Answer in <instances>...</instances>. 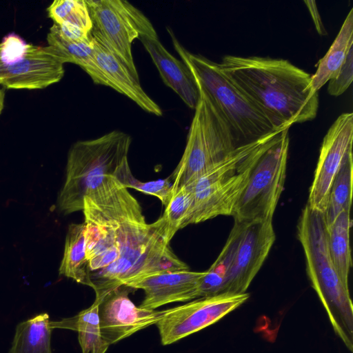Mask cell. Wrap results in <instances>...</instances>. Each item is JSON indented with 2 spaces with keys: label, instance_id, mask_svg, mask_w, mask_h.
<instances>
[{
  "label": "cell",
  "instance_id": "1",
  "mask_svg": "<svg viewBox=\"0 0 353 353\" xmlns=\"http://www.w3.org/2000/svg\"><path fill=\"white\" fill-rule=\"evenodd\" d=\"M82 211L95 299L146 276L189 270L165 241L161 219L148 223L139 203L112 175L88 192Z\"/></svg>",
  "mask_w": 353,
  "mask_h": 353
},
{
  "label": "cell",
  "instance_id": "2",
  "mask_svg": "<svg viewBox=\"0 0 353 353\" xmlns=\"http://www.w3.org/2000/svg\"><path fill=\"white\" fill-rule=\"evenodd\" d=\"M219 66L276 130L316 117L319 101L312 75L289 61L225 55Z\"/></svg>",
  "mask_w": 353,
  "mask_h": 353
},
{
  "label": "cell",
  "instance_id": "3",
  "mask_svg": "<svg viewBox=\"0 0 353 353\" xmlns=\"http://www.w3.org/2000/svg\"><path fill=\"white\" fill-rule=\"evenodd\" d=\"M297 235L306 261V270L335 334L353 351V305L349 287L341 281L330 256L323 213L303 209Z\"/></svg>",
  "mask_w": 353,
  "mask_h": 353
},
{
  "label": "cell",
  "instance_id": "4",
  "mask_svg": "<svg viewBox=\"0 0 353 353\" xmlns=\"http://www.w3.org/2000/svg\"><path fill=\"white\" fill-rule=\"evenodd\" d=\"M173 46L205 91L238 146L249 144L279 132L221 71L219 63L186 50L167 28ZM281 131V130H280Z\"/></svg>",
  "mask_w": 353,
  "mask_h": 353
},
{
  "label": "cell",
  "instance_id": "5",
  "mask_svg": "<svg viewBox=\"0 0 353 353\" xmlns=\"http://www.w3.org/2000/svg\"><path fill=\"white\" fill-rule=\"evenodd\" d=\"M280 132L236 148L187 186L193 199L191 224L220 215L232 216L256 161Z\"/></svg>",
  "mask_w": 353,
  "mask_h": 353
},
{
  "label": "cell",
  "instance_id": "6",
  "mask_svg": "<svg viewBox=\"0 0 353 353\" xmlns=\"http://www.w3.org/2000/svg\"><path fill=\"white\" fill-rule=\"evenodd\" d=\"M131 141L129 134L114 130L72 145L65 181L58 197V206L63 214L82 210L88 192L97 187L106 176H113L128 159Z\"/></svg>",
  "mask_w": 353,
  "mask_h": 353
},
{
  "label": "cell",
  "instance_id": "7",
  "mask_svg": "<svg viewBox=\"0 0 353 353\" xmlns=\"http://www.w3.org/2000/svg\"><path fill=\"white\" fill-rule=\"evenodd\" d=\"M196 85L199 99L185 148L169 177L173 181L172 193L191 184L239 147L205 91Z\"/></svg>",
  "mask_w": 353,
  "mask_h": 353
},
{
  "label": "cell",
  "instance_id": "8",
  "mask_svg": "<svg viewBox=\"0 0 353 353\" xmlns=\"http://www.w3.org/2000/svg\"><path fill=\"white\" fill-rule=\"evenodd\" d=\"M288 131H281L256 161L232 212L234 222L272 220L286 177Z\"/></svg>",
  "mask_w": 353,
  "mask_h": 353
},
{
  "label": "cell",
  "instance_id": "9",
  "mask_svg": "<svg viewBox=\"0 0 353 353\" xmlns=\"http://www.w3.org/2000/svg\"><path fill=\"white\" fill-rule=\"evenodd\" d=\"M92 23L91 34L130 70L139 81L132 53L136 39L153 25L127 1L85 0Z\"/></svg>",
  "mask_w": 353,
  "mask_h": 353
},
{
  "label": "cell",
  "instance_id": "10",
  "mask_svg": "<svg viewBox=\"0 0 353 353\" xmlns=\"http://www.w3.org/2000/svg\"><path fill=\"white\" fill-rule=\"evenodd\" d=\"M250 297L245 293L223 292L164 310L156 323L161 343H175L219 321Z\"/></svg>",
  "mask_w": 353,
  "mask_h": 353
},
{
  "label": "cell",
  "instance_id": "11",
  "mask_svg": "<svg viewBox=\"0 0 353 353\" xmlns=\"http://www.w3.org/2000/svg\"><path fill=\"white\" fill-rule=\"evenodd\" d=\"M353 114H341L323 138L310 188L307 205L324 213L332 183L346 154L352 150Z\"/></svg>",
  "mask_w": 353,
  "mask_h": 353
},
{
  "label": "cell",
  "instance_id": "12",
  "mask_svg": "<svg viewBox=\"0 0 353 353\" xmlns=\"http://www.w3.org/2000/svg\"><path fill=\"white\" fill-rule=\"evenodd\" d=\"M123 287L97 300L101 334L109 345L156 324L164 314L136 306L128 296V287Z\"/></svg>",
  "mask_w": 353,
  "mask_h": 353
},
{
  "label": "cell",
  "instance_id": "13",
  "mask_svg": "<svg viewBox=\"0 0 353 353\" xmlns=\"http://www.w3.org/2000/svg\"><path fill=\"white\" fill-rule=\"evenodd\" d=\"M272 220L245 223L223 293H245L275 241Z\"/></svg>",
  "mask_w": 353,
  "mask_h": 353
},
{
  "label": "cell",
  "instance_id": "14",
  "mask_svg": "<svg viewBox=\"0 0 353 353\" xmlns=\"http://www.w3.org/2000/svg\"><path fill=\"white\" fill-rule=\"evenodd\" d=\"M64 63L52 47L32 44L23 60L0 65V85L6 89H43L61 80Z\"/></svg>",
  "mask_w": 353,
  "mask_h": 353
},
{
  "label": "cell",
  "instance_id": "15",
  "mask_svg": "<svg viewBox=\"0 0 353 353\" xmlns=\"http://www.w3.org/2000/svg\"><path fill=\"white\" fill-rule=\"evenodd\" d=\"M205 274V271L163 272L132 281L125 286L142 289L145 297L139 307L155 310L168 303L199 298V285Z\"/></svg>",
  "mask_w": 353,
  "mask_h": 353
},
{
  "label": "cell",
  "instance_id": "16",
  "mask_svg": "<svg viewBox=\"0 0 353 353\" xmlns=\"http://www.w3.org/2000/svg\"><path fill=\"white\" fill-rule=\"evenodd\" d=\"M142 43L157 68L163 83L171 88L190 108L195 109L199 91L189 68L170 54L161 43L154 26L141 33Z\"/></svg>",
  "mask_w": 353,
  "mask_h": 353
},
{
  "label": "cell",
  "instance_id": "17",
  "mask_svg": "<svg viewBox=\"0 0 353 353\" xmlns=\"http://www.w3.org/2000/svg\"><path fill=\"white\" fill-rule=\"evenodd\" d=\"M94 44L95 58L104 85L126 96L146 112L161 117V108L146 94L140 81L134 77L127 66L96 39Z\"/></svg>",
  "mask_w": 353,
  "mask_h": 353
},
{
  "label": "cell",
  "instance_id": "18",
  "mask_svg": "<svg viewBox=\"0 0 353 353\" xmlns=\"http://www.w3.org/2000/svg\"><path fill=\"white\" fill-rule=\"evenodd\" d=\"M48 46L52 47L63 60L80 66L95 84L104 85V79L95 58L94 39L68 40L62 38L51 26L47 35Z\"/></svg>",
  "mask_w": 353,
  "mask_h": 353
},
{
  "label": "cell",
  "instance_id": "19",
  "mask_svg": "<svg viewBox=\"0 0 353 353\" xmlns=\"http://www.w3.org/2000/svg\"><path fill=\"white\" fill-rule=\"evenodd\" d=\"M59 274L93 289L85 252V224L69 225Z\"/></svg>",
  "mask_w": 353,
  "mask_h": 353
},
{
  "label": "cell",
  "instance_id": "20",
  "mask_svg": "<svg viewBox=\"0 0 353 353\" xmlns=\"http://www.w3.org/2000/svg\"><path fill=\"white\" fill-rule=\"evenodd\" d=\"M353 48V9L346 16L341 29L327 53L319 60L312 85L319 91L338 72Z\"/></svg>",
  "mask_w": 353,
  "mask_h": 353
},
{
  "label": "cell",
  "instance_id": "21",
  "mask_svg": "<svg viewBox=\"0 0 353 353\" xmlns=\"http://www.w3.org/2000/svg\"><path fill=\"white\" fill-rule=\"evenodd\" d=\"M99 301L94 300L88 308L77 316L60 321H50V327L70 329L78 332L82 353H105L109 345L101 334L99 319Z\"/></svg>",
  "mask_w": 353,
  "mask_h": 353
},
{
  "label": "cell",
  "instance_id": "22",
  "mask_svg": "<svg viewBox=\"0 0 353 353\" xmlns=\"http://www.w3.org/2000/svg\"><path fill=\"white\" fill-rule=\"evenodd\" d=\"M245 226V223L234 222L223 248L201 281L199 298L223 293Z\"/></svg>",
  "mask_w": 353,
  "mask_h": 353
},
{
  "label": "cell",
  "instance_id": "23",
  "mask_svg": "<svg viewBox=\"0 0 353 353\" xmlns=\"http://www.w3.org/2000/svg\"><path fill=\"white\" fill-rule=\"evenodd\" d=\"M351 225L350 212L343 210L327 226L330 256L341 281L346 286H348L349 272L352 266L350 245Z\"/></svg>",
  "mask_w": 353,
  "mask_h": 353
},
{
  "label": "cell",
  "instance_id": "24",
  "mask_svg": "<svg viewBox=\"0 0 353 353\" xmlns=\"http://www.w3.org/2000/svg\"><path fill=\"white\" fill-rule=\"evenodd\" d=\"M47 313L19 323L9 353H52V329Z\"/></svg>",
  "mask_w": 353,
  "mask_h": 353
},
{
  "label": "cell",
  "instance_id": "25",
  "mask_svg": "<svg viewBox=\"0 0 353 353\" xmlns=\"http://www.w3.org/2000/svg\"><path fill=\"white\" fill-rule=\"evenodd\" d=\"M353 188L352 150L345 157L336 174L328 195L323 213L326 225H330L343 210L350 212Z\"/></svg>",
  "mask_w": 353,
  "mask_h": 353
},
{
  "label": "cell",
  "instance_id": "26",
  "mask_svg": "<svg viewBox=\"0 0 353 353\" xmlns=\"http://www.w3.org/2000/svg\"><path fill=\"white\" fill-rule=\"evenodd\" d=\"M192 194L187 187L173 192L165 206L163 215L160 218L163 228L165 241L170 243L176 232L191 224L192 215Z\"/></svg>",
  "mask_w": 353,
  "mask_h": 353
},
{
  "label": "cell",
  "instance_id": "27",
  "mask_svg": "<svg viewBox=\"0 0 353 353\" xmlns=\"http://www.w3.org/2000/svg\"><path fill=\"white\" fill-rule=\"evenodd\" d=\"M47 12L54 23H67L91 33L92 23L85 0H55Z\"/></svg>",
  "mask_w": 353,
  "mask_h": 353
},
{
  "label": "cell",
  "instance_id": "28",
  "mask_svg": "<svg viewBox=\"0 0 353 353\" xmlns=\"http://www.w3.org/2000/svg\"><path fill=\"white\" fill-rule=\"evenodd\" d=\"M113 176L126 188H133L157 197L165 207L171 198L172 183L169 177L148 182L140 181L134 177L128 159L119 167Z\"/></svg>",
  "mask_w": 353,
  "mask_h": 353
},
{
  "label": "cell",
  "instance_id": "29",
  "mask_svg": "<svg viewBox=\"0 0 353 353\" xmlns=\"http://www.w3.org/2000/svg\"><path fill=\"white\" fill-rule=\"evenodd\" d=\"M32 44L28 43L19 35L10 32L0 42V65H10L23 60Z\"/></svg>",
  "mask_w": 353,
  "mask_h": 353
},
{
  "label": "cell",
  "instance_id": "30",
  "mask_svg": "<svg viewBox=\"0 0 353 353\" xmlns=\"http://www.w3.org/2000/svg\"><path fill=\"white\" fill-rule=\"evenodd\" d=\"M353 79V48L336 74L327 82V92L332 96H339L344 93L351 85Z\"/></svg>",
  "mask_w": 353,
  "mask_h": 353
},
{
  "label": "cell",
  "instance_id": "31",
  "mask_svg": "<svg viewBox=\"0 0 353 353\" xmlns=\"http://www.w3.org/2000/svg\"><path fill=\"white\" fill-rule=\"evenodd\" d=\"M313 20L315 28L320 35L327 34V31L323 26L321 15L318 10L315 1H304Z\"/></svg>",
  "mask_w": 353,
  "mask_h": 353
},
{
  "label": "cell",
  "instance_id": "32",
  "mask_svg": "<svg viewBox=\"0 0 353 353\" xmlns=\"http://www.w3.org/2000/svg\"><path fill=\"white\" fill-rule=\"evenodd\" d=\"M6 88L2 87L0 88V115L4 108V100L6 96Z\"/></svg>",
  "mask_w": 353,
  "mask_h": 353
}]
</instances>
